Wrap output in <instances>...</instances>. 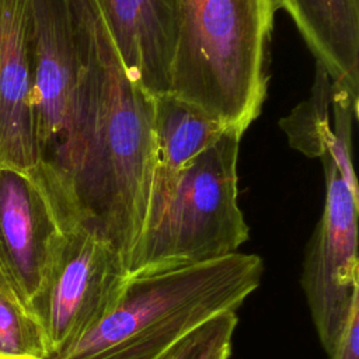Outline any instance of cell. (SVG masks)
<instances>
[{"label":"cell","instance_id":"obj_5","mask_svg":"<svg viewBox=\"0 0 359 359\" xmlns=\"http://www.w3.org/2000/svg\"><path fill=\"white\" fill-rule=\"evenodd\" d=\"M119 252L94 234L65 233L49 275L29 304L48 355L77 342L112 309L128 280Z\"/></svg>","mask_w":359,"mask_h":359},{"label":"cell","instance_id":"obj_6","mask_svg":"<svg viewBox=\"0 0 359 359\" xmlns=\"http://www.w3.org/2000/svg\"><path fill=\"white\" fill-rule=\"evenodd\" d=\"M320 158L325 201L306 247L300 282L320 344L330 355L359 302V195L342 180L328 151Z\"/></svg>","mask_w":359,"mask_h":359},{"label":"cell","instance_id":"obj_15","mask_svg":"<svg viewBox=\"0 0 359 359\" xmlns=\"http://www.w3.org/2000/svg\"><path fill=\"white\" fill-rule=\"evenodd\" d=\"M330 105L332 108L334 126L331 128L332 136L327 151L349 189L359 195L358 181L352 164V132L353 121L358 118L359 98L353 97L344 87L331 86Z\"/></svg>","mask_w":359,"mask_h":359},{"label":"cell","instance_id":"obj_12","mask_svg":"<svg viewBox=\"0 0 359 359\" xmlns=\"http://www.w3.org/2000/svg\"><path fill=\"white\" fill-rule=\"evenodd\" d=\"M331 80L316 62V77L310 95L279 121L289 144L307 157H321L331 142L330 122Z\"/></svg>","mask_w":359,"mask_h":359},{"label":"cell","instance_id":"obj_13","mask_svg":"<svg viewBox=\"0 0 359 359\" xmlns=\"http://www.w3.org/2000/svg\"><path fill=\"white\" fill-rule=\"evenodd\" d=\"M48 352L38 320L0 272V359H43Z\"/></svg>","mask_w":359,"mask_h":359},{"label":"cell","instance_id":"obj_3","mask_svg":"<svg viewBox=\"0 0 359 359\" xmlns=\"http://www.w3.org/2000/svg\"><path fill=\"white\" fill-rule=\"evenodd\" d=\"M273 0H177L168 95L241 135L268 88Z\"/></svg>","mask_w":359,"mask_h":359},{"label":"cell","instance_id":"obj_11","mask_svg":"<svg viewBox=\"0 0 359 359\" xmlns=\"http://www.w3.org/2000/svg\"><path fill=\"white\" fill-rule=\"evenodd\" d=\"M226 129L224 125L201 109L172 95L154 97L156 164L147 215L156 210L168 196L177 172Z\"/></svg>","mask_w":359,"mask_h":359},{"label":"cell","instance_id":"obj_1","mask_svg":"<svg viewBox=\"0 0 359 359\" xmlns=\"http://www.w3.org/2000/svg\"><path fill=\"white\" fill-rule=\"evenodd\" d=\"M32 181L63 233L76 229V191L95 129L97 49L93 0H29Z\"/></svg>","mask_w":359,"mask_h":359},{"label":"cell","instance_id":"obj_8","mask_svg":"<svg viewBox=\"0 0 359 359\" xmlns=\"http://www.w3.org/2000/svg\"><path fill=\"white\" fill-rule=\"evenodd\" d=\"M28 3L0 0V168H14L32 177L38 156Z\"/></svg>","mask_w":359,"mask_h":359},{"label":"cell","instance_id":"obj_16","mask_svg":"<svg viewBox=\"0 0 359 359\" xmlns=\"http://www.w3.org/2000/svg\"><path fill=\"white\" fill-rule=\"evenodd\" d=\"M328 356L330 359H359V302L353 304L345 328Z\"/></svg>","mask_w":359,"mask_h":359},{"label":"cell","instance_id":"obj_2","mask_svg":"<svg viewBox=\"0 0 359 359\" xmlns=\"http://www.w3.org/2000/svg\"><path fill=\"white\" fill-rule=\"evenodd\" d=\"M257 254L129 276L112 309L69 348L43 359H160L213 317L237 311L259 286Z\"/></svg>","mask_w":359,"mask_h":359},{"label":"cell","instance_id":"obj_14","mask_svg":"<svg viewBox=\"0 0 359 359\" xmlns=\"http://www.w3.org/2000/svg\"><path fill=\"white\" fill-rule=\"evenodd\" d=\"M237 323V311L222 313L189 332L160 359H229Z\"/></svg>","mask_w":359,"mask_h":359},{"label":"cell","instance_id":"obj_7","mask_svg":"<svg viewBox=\"0 0 359 359\" xmlns=\"http://www.w3.org/2000/svg\"><path fill=\"white\" fill-rule=\"evenodd\" d=\"M63 236L32 178L0 168V272L28 307L49 275Z\"/></svg>","mask_w":359,"mask_h":359},{"label":"cell","instance_id":"obj_4","mask_svg":"<svg viewBox=\"0 0 359 359\" xmlns=\"http://www.w3.org/2000/svg\"><path fill=\"white\" fill-rule=\"evenodd\" d=\"M241 133L227 128L191 158L128 259V276L184 268L238 252L250 229L238 205Z\"/></svg>","mask_w":359,"mask_h":359},{"label":"cell","instance_id":"obj_9","mask_svg":"<svg viewBox=\"0 0 359 359\" xmlns=\"http://www.w3.org/2000/svg\"><path fill=\"white\" fill-rule=\"evenodd\" d=\"M130 79L151 97L168 94L177 0H97Z\"/></svg>","mask_w":359,"mask_h":359},{"label":"cell","instance_id":"obj_10","mask_svg":"<svg viewBox=\"0 0 359 359\" xmlns=\"http://www.w3.org/2000/svg\"><path fill=\"white\" fill-rule=\"evenodd\" d=\"M331 80L359 98V0H273Z\"/></svg>","mask_w":359,"mask_h":359}]
</instances>
